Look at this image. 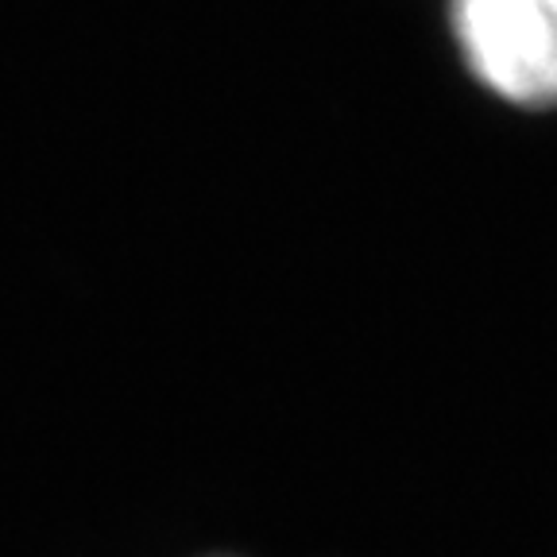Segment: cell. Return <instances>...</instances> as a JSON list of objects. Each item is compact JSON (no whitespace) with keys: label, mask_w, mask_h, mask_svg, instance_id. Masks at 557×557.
<instances>
[{"label":"cell","mask_w":557,"mask_h":557,"mask_svg":"<svg viewBox=\"0 0 557 557\" xmlns=\"http://www.w3.org/2000/svg\"><path fill=\"white\" fill-rule=\"evenodd\" d=\"M453 35L496 97L557 104V0H453Z\"/></svg>","instance_id":"6da1fadb"}]
</instances>
